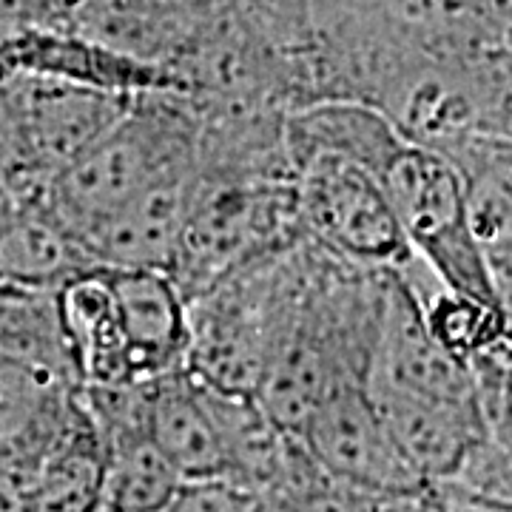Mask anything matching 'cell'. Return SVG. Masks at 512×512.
<instances>
[{
  "mask_svg": "<svg viewBox=\"0 0 512 512\" xmlns=\"http://www.w3.org/2000/svg\"><path fill=\"white\" fill-rule=\"evenodd\" d=\"M32 495L35 512H100L103 447L80 390L69 421L37 458Z\"/></svg>",
  "mask_w": 512,
  "mask_h": 512,
  "instance_id": "cell-10",
  "label": "cell"
},
{
  "mask_svg": "<svg viewBox=\"0 0 512 512\" xmlns=\"http://www.w3.org/2000/svg\"><path fill=\"white\" fill-rule=\"evenodd\" d=\"M256 495L231 481H185L157 512H254Z\"/></svg>",
  "mask_w": 512,
  "mask_h": 512,
  "instance_id": "cell-12",
  "label": "cell"
},
{
  "mask_svg": "<svg viewBox=\"0 0 512 512\" xmlns=\"http://www.w3.org/2000/svg\"><path fill=\"white\" fill-rule=\"evenodd\" d=\"M296 512H421V493L382 495L330 478L319 464L291 493Z\"/></svg>",
  "mask_w": 512,
  "mask_h": 512,
  "instance_id": "cell-11",
  "label": "cell"
},
{
  "mask_svg": "<svg viewBox=\"0 0 512 512\" xmlns=\"http://www.w3.org/2000/svg\"><path fill=\"white\" fill-rule=\"evenodd\" d=\"M365 390L396 450L427 484L453 476L470 447L487 436L478 407L413 396L376 382H365Z\"/></svg>",
  "mask_w": 512,
  "mask_h": 512,
  "instance_id": "cell-7",
  "label": "cell"
},
{
  "mask_svg": "<svg viewBox=\"0 0 512 512\" xmlns=\"http://www.w3.org/2000/svg\"><path fill=\"white\" fill-rule=\"evenodd\" d=\"M296 439L330 478L350 487L382 495H413L427 487L396 450L365 382L330 387Z\"/></svg>",
  "mask_w": 512,
  "mask_h": 512,
  "instance_id": "cell-4",
  "label": "cell"
},
{
  "mask_svg": "<svg viewBox=\"0 0 512 512\" xmlns=\"http://www.w3.org/2000/svg\"><path fill=\"white\" fill-rule=\"evenodd\" d=\"M131 97L60 77H23L12 100L32 168L52 177L123 117Z\"/></svg>",
  "mask_w": 512,
  "mask_h": 512,
  "instance_id": "cell-5",
  "label": "cell"
},
{
  "mask_svg": "<svg viewBox=\"0 0 512 512\" xmlns=\"http://www.w3.org/2000/svg\"><path fill=\"white\" fill-rule=\"evenodd\" d=\"M254 512H296V504L285 490H271V493L256 495Z\"/></svg>",
  "mask_w": 512,
  "mask_h": 512,
  "instance_id": "cell-13",
  "label": "cell"
},
{
  "mask_svg": "<svg viewBox=\"0 0 512 512\" xmlns=\"http://www.w3.org/2000/svg\"><path fill=\"white\" fill-rule=\"evenodd\" d=\"M413 254L450 291L510 311L467 217L464 177L439 148L404 137L376 174Z\"/></svg>",
  "mask_w": 512,
  "mask_h": 512,
  "instance_id": "cell-2",
  "label": "cell"
},
{
  "mask_svg": "<svg viewBox=\"0 0 512 512\" xmlns=\"http://www.w3.org/2000/svg\"><path fill=\"white\" fill-rule=\"evenodd\" d=\"M57 319L80 387L134 382L103 265L69 276L55 291Z\"/></svg>",
  "mask_w": 512,
  "mask_h": 512,
  "instance_id": "cell-9",
  "label": "cell"
},
{
  "mask_svg": "<svg viewBox=\"0 0 512 512\" xmlns=\"http://www.w3.org/2000/svg\"><path fill=\"white\" fill-rule=\"evenodd\" d=\"M143 424L183 481H225L220 436L202 384L185 367L143 382Z\"/></svg>",
  "mask_w": 512,
  "mask_h": 512,
  "instance_id": "cell-8",
  "label": "cell"
},
{
  "mask_svg": "<svg viewBox=\"0 0 512 512\" xmlns=\"http://www.w3.org/2000/svg\"><path fill=\"white\" fill-rule=\"evenodd\" d=\"M293 205L302 239L353 268L399 271L416 256L382 183L336 154L293 165Z\"/></svg>",
  "mask_w": 512,
  "mask_h": 512,
  "instance_id": "cell-3",
  "label": "cell"
},
{
  "mask_svg": "<svg viewBox=\"0 0 512 512\" xmlns=\"http://www.w3.org/2000/svg\"><path fill=\"white\" fill-rule=\"evenodd\" d=\"M103 268L134 382L185 367L188 302L177 279L160 268Z\"/></svg>",
  "mask_w": 512,
  "mask_h": 512,
  "instance_id": "cell-6",
  "label": "cell"
},
{
  "mask_svg": "<svg viewBox=\"0 0 512 512\" xmlns=\"http://www.w3.org/2000/svg\"><path fill=\"white\" fill-rule=\"evenodd\" d=\"M197 134L200 123L163 92L134 94L123 117L57 168L40 197L77 239L151 185L191 171L197 165Z\"/></svg>",
  "mask_w": 512,
  "mask_h": 512,
  "instance_id": "cell-1",
  "label": "cell"
}]
</instances>
